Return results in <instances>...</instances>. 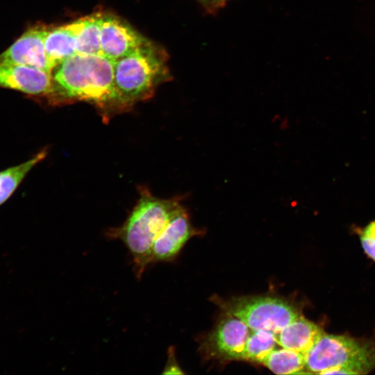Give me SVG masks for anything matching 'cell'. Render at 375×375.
Masks as SVG:
<instances>
[{
    "label": "cell",
    "instance_id": "cell-9",
    "mask_svg": "<svg viewBox=\"0 0 375 375\" xmlns=\"http://www.w3.org/2000/svg\"><path fill=\"white\" fill-rule=\"evenodd\" d=\"M197 234L187 210L181 206L153 242L151 264L174 259L188 240Z\"/></svg>",
    "mask_w": 375,
    "mask_h": 375
},
{
    "label": "cell",
    "instance_id": "cell-18",
    "mask_svg": "<svg viewBox=\"0 0 375 375\" xmlns=\"http://www.w3.org/2000/svg\"><path fill=\"white\" fill-rule=\"evenodd\" d=\"M231 0H203L201 3L203 8L209 13H215L225 6Z\"/></svg>",
    "mask_w": 375,
    "mask_h": 375
},
{
    "label": "cell",
    "instance_id": "cell-6",
    "mask_svg": "<svg viewBox=\"0 0 375 375\" xmlns=\"http://www.w3.org/2000/svg\"><path fill=\"white\" fill-rule=\"evenodd\" d=\"M251 330L239 318L226 313L204 344L206 353L217 359L238 360Z\"/></svg>",
    "mask_w": 375,
    "mask_h": 375
},
{
    "label": "cell",
    "instance_id": "cell-12",
    "mask_svg": "<svg viewBox=\"0 0 375 375\" xmlns=\"http://www.w3.org/2000/svg\"><path fill=\"white\" fill-rule=\"evenodd\" d=\"M44 48L53 69L63 60L76 53V37L71 24L47 28Z\"/></svg>",
    "mask_w": 375,
    "mask_h": 375
},
{
    "label": "cell",
    "instance_id": "cell-2",
    "mask_svg": "<svg viewBox=\"0 0 375 375\" xmlns=\"http://www.w3.org/2000/svg\"><path fill=\"white\" fill-rule=\"evenodd\" d=\"M139 198L126 219L106 232L110 239L119 240L128 250L133 270L139 279L151 264L153 242L182 206L181 197L161 199L144 186L138 188Z\"/></svg>",
    "mask_w": 375,
    "mask_h": 375
},
{
    "label": "cell",
    "instance_id": "cell-16",
    "mask_svg": "<svg viewBox=\"0 0 375 375\" xmlns=\"http://www.w3.org/2000/svg\"><path fill=\"white\" fill-rule=\"evenodd\" d=\"M278 344L276 334L270 331H252L246 342L241 360L261 363Z\"/></svg>",
    "mask_w": 375,
    "mask_h": 375
},
{
    "label": "cell",
    "instance_id": "cell-17",
    "mask_svg": "<svg viewBox=\"0 0 375 375\" xmlns=\"http://www.w3.org/2000/svg\"><path fill=\"white\" fill-rule=\"evenodd\" d=\"M360 242L365 253L375 261V220L363 228Z\"/></svg>",
    "mask_w": 375,
    "mask_h": 375
},
{
    "label": "cell",
    "instance_id": "cell-14",
    "mask_svg": "<svg viewBox=\"0 0 375 375\" xmlns=\"http://www.w3.org/2000/svg\"><path fill=\"white\" fill-rule=\"evenodd\" d=\"M48 154L47 147L28 160L0 171V206L15 192L29 172Z\"/></svg>",
    "mask_w": 375,
    "mask_h": 375
},
{
    "label": "cell",
    "instance_id": "cell-8",
    "mask_svg": "<svg viewBox=\"0 0 375 375\" xmlns=\"http://www.w3.org/2000/svg\"><path fill=\"white\" fill-rule=\"evenodd\" d=\"M47 26L36 25L26 30L8 49L0 53V60L38 68L52 74L44 38Z\"/></svg>",
    "mask_w": 375,
    "mask_h": 375
},
{
    "label": "cell",
    "instance_id": "cell-4",
    "mask_svg": "<svg viewBox=\"0 0 375 375\" xmlns=\"http://www.w3.org/2000/svg\"><path fill=\"white\" fill-rule=\"evenodd\" d=\"M305 358L307 373L324 374L342 368L352 374H363L375 368V347L344 335L324 333Z\"/></svg>",
    "mask_w": 375,
    "mask_h": 375
},
{
    "label": "cell",
    "instance_id": "cell-10",
    "mask_svg": "<svg viewBox=\"0 0 375 375\" xmlns=\"http://www.w3.org/2000/svg\"><path fill=\"white\" fill-rule=\"evenodd\" d=\"M51 86V74L27 65L0 60V88L31 97L44 98Z\"/></svg>",
    "mask_w": 375,
    "mask_h": 375
},
{
    "label": "cell",
    "instance_id": "cell-13",
    "mask_svg": "<svg viewBox=\"0 0 375 375\" xmlns=\"http://www.w3.org/2000/svg\"><path fill=\"white\" fill-rule=\"evenodd\" d=\"M102 13H92L70 23L76 37L77 53L101 54L100 26Z\"/></svg>",
    "mask_w": 375,
    "mask_h": 375
},
{
    "label": "cell",
    "instance_id": "cell-1",
    "mask_svg": "<svg viewBox=\"0 0 375 375\" xmlns=\"http://www.w3.org/2000/svg\"><path fill=\"white\" fill-rule=\"evenodd\" d=\"M114 65V60L102 54H74L53 69L46 101L53 106L78 101L90 103L103 121L108 122L121 113Z\"/></svg>",
    "mask_w": 375,
    "mask_h": 375
},
{
    "label": "cell",
    "instance_id": "cell-7",
    "mask_svg": "<svg viewBox=\"0 0 375 375\" xmlns=\"http://www.w3.org/2000/svg\"><path fill=\"white\" fill-rule=\"evenodd\" d=\"M149 40L118 16L102 13L100 26L101 53L117 60L145 44Z\"/></svg>",
    "mask_w": 375,
    "mask_h": 375
},
{
    "label": "cell",
    "instance_id": "cell-3",
    "mask_svg": "<svg viewBox=\"0 0 375 375\" xmlns=\"http://www.w3.org/2000/svg\"><path fill=\"white\" fill-rule=\"evenodd\" d=\"M168 56L151 41L115 61L114 80L121 113L151 99L156 89L170 80Z\"/></svg>",
    "mask_w": 375,
    "mask_h": 375
},
{
    "label": "cell",
    "instance_id": "cell-19",
    "mask_svg": "<svg viewBox=\"0 0 375 375\" xmlns=\"http://www.w3.org/2000/svg\"><path fill=\"white\" fill-rule=\"evenodd\" d=\"M199 3H200L201 4L202 3V2L203 1V0H197Z\"/></svg>",
    "mask_w": 375,
    "mask_h": 375
},
{
    "label": "cell",
    "instance_id": "cell-11",
    "mask_svg": "<svg viewBox=\"0 0 375 375\" xmlns=\"http://www.w3.org/2000/svg\"><path fill=\"white\" fill-rule=\"evenodd\" d=\"M324 333L319 326L301 315L275 334L278 344L306 355Z\"/></svg>",
    "mask_w": 375,
    "mask_h": 375
},
{
    "label": "cell",
    "instance_id": "cell-15",
    "mask_svg": "<svg viewBox=\"0 0 375 375\" xmlns=\"http://www.w3.org/2000/svg\"><path fill=\"white\" fill-rule=\"evenodd\" d=\"M276 374H305V355L286 348L275 349L261 362Z\"/></svg>",
    "mask_w": 375,
    "mask_h": 375
},
{
    "label": "cell",
    "instance_id": "cell-5",
    "mask_svg": "<svg viewBox=\"0 0 375 375\" xmlns=\"http://www.w3.org/2000/svg\"><path fill=\"white\" fill-rule=\"evenodd\" d=\"M217 303L225 313L239 318L252 331L277 333L302 315L292 303L276 297H240Z\"/></svg>",
    "mask_w": 375,
    "mask_h": 375
}]
</instances>
